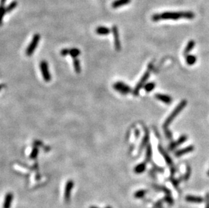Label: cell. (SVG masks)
Here are the masks:
<instances>
[{"label": "cell", "instance_id": "cell-1", "mask_svg": "<svg viewBox=\"0 0 209 208\" xmlns=\"http://www.w3.org/2000/svg\"><path fill=\"white\" fill-rule=\"evenodd\" d=\"M195 17V14L190 11L187 12H166L162 14H156L153 15L152 20L154 22H157L161 20H179L181 18L189 19L192 20Z\"/></svg>", "mask_w": 209, "mask_h": 208}, {"label": "cell", "instance_id": "cell-2", "mask_svg": "<svg viewBox=\"0 0 209 208\" xmlns=\"http://www.w3.org/2000/svg\"><path fill=\"white\" fill-rule=\"evenodd\" d=\"M186 105H187L186 100H183L182 102H181V103L179 104V105L176 107L174 110L173 111L172 113L169 115V116L167 118L166 121L164 122L163 124V129L164 130V133H165V135L168 139H172V133L169 129H168V127H169V125L173 121V120L177 116V115L179 114L184 108H185Z\"/></svg>", "mask_w": 209, "mask_h": 208}, {"label": "cell", "instance_id": "cell-3", "mask_svg": "<svg viewBox=\"0 0 209 208\" xmlns=\"http://www.w3.org/2000/svg\"><path fill=\"white\" fill-rule=\"evenodd\" d=\"M152 64H151L149 65L147 71L144 73V75H143V76L141 78V80L139 81V83H137V84L136 87V88H135L134 91H133V95H135V96H137V95H139V92L140 91V89L142 88V87L144 85L145 82L147 81L148 78H149L150 75V72H151V70H152Z\"/></svg>", "mask_w": 209, "mask_h": 208}, {"label": "cell", "instance_id": "cell-4", "mask_svg": "<svg viewBox=\"0 0 209 208\" xmlns=\"http://www.w3.org/2000/svg\"><path fill=\"white\" fill-rule=\"evenodd\" d=\"M41 36L39 34H35L31 40V43H29L28 47L27 48L25 54L27 56H31V55L34 53L35 49L37 47L39 42L40 41Z\"/></svg>", "mask_w": 209, "mask_h": 208}, {"label": "cell", "instance_id": "cell-5", "mask_svg": "<svg viewBox=\"0 0 209 208\" xmlns=\"http://www.w3.org/2000/svg\"><path fill=\"white\" fill-rule=\"evenodd\" d=\"M40 70L41 72H42V75L43 76V78L44 79V81L46 82H49L51 81V75L50 72H49V67L48 64L45 60H43V61L41 62L40 63Z\"/></svg>", "mask_w": 209, "mask_h": 208}, {"label": "cell", "instance_id": "cell-6", "mask_svg": "<svg viewBox=\"0 0 209 208\" xmlns=\"http://www.w3.org/2000/svg\"><path fill=\"white\" fill-rule=\"evenodd\" d=\"M158 149H159V151L161 152V154L163 155V157L164 158V160H165L167 164L169 166L170 168V174H171V176H173V174H175V172L176 171V168L174 166V164H173V160H171V158H170V156L167 154V153H166V151H164L163 147H162L161 145H159Z\"/></svg>", "mask_w": 209, "mask_h": 208}, {"label": "cell", "instance_id": "cell-7", "mask_svg": "<svg viewBox=\"0 0 209 208\" xmlns=\"http://www.w3.org/2000/svg\"><path fill=\"white\" fill-rule=\"evenodd\" d=\"M114 89L123 95H126L131 91V87L123 82H117L113 85Z\"/></svg>", "mask_w": 209, "mask_h": 208}, {"label": "cell", "instance_id": "cell-8", "mask_svg": "<svg viewBox=\"0 0 209 208\" xmlns=\"http://www.w3.org/2000/svg\"><path fill=\"white\" fill-rule=\"evenodd\" d=\"M74 187V182L73 180H68L65 186V189H64V200L66 201V203H68L70 199V195L71 192H72L73 188Z\"/></svg>", "mask_w": 209, "mask_h": 208}, {"label": "cell", "instance_id": "cell-9", "mask_svg": "<svg viewBox=\"0 0 209 208\" xmlns=\"http://www.w3.org/2000/svg\"><path fill=\"white\" fill-rule=\"evenodd\" d=\"M112 34H113L114 39V47L116 49L117 51H119L120 50L121 45H120L119 30H118L117 26H113L112 27Z\"/></svg>", "mask_w": 209, "mask_h": 208}, {"label": "cell", "instance_id": "cell-10", "mask_svg": "<svg viewBox=\"0 0 209 208\" xmlns=\"http://www.w3.org/2000/svg\"><path fill=\"white\" fill-rule=\"evenodd\" d=\"M187 139H188V137H187L186 135L181 136L179 138L178 140H177L175 142H173V143H170V145H169V149L170 150L175 149L176 147H177L178 146L181 145L183 144L184 142H186L187 141Z\"/></svg>", "mask_w": 209, "mask_h": 208}, {"label": "cell", "instance_id": "cell-11", "mask_svg": "<svg viewBox=\"0 0 209 208\" xmlns=\"http://www.w3.org/2000/svg\"><path fill=\"white\" fill-rule=\"evenodd\" d=\"M13 194L12 193H8L5 196L4 202L3 204V208H10L12 206L13 201Z\"/></svg>", "mask_w": 209, "mask_h": 208}, {"label": "cell", "instance_id": "cell-12", "mask_svg": "<svg viewBox=\"0 0 209 208\" xmlns=\"http://www.w3.org/2000/svg\"><path fill=\"white\" fill-rule=\"evenodd\" d=\"M194 149V147L193 145H189L185 147V148L181 149L180 150H179V151H176L175 155L176 156V157H180V156H182L183 155L189 154V153L193 151Z\"/></svg>", "mask_w": 209, "mask_h": 208}, {"label": "cell", "instance_id": "cell-13", "mask_svg": "<svg viewBox=\"0 0 209 208\" xmlns=\"http://www.w3.org/2000/svg\"><path fill=\"white\" fill-rule=\"evenodd\" d=\"M186 200L188 202L190 203H201L204 201V199L201 197L192 196V195H187L186 197Z\"/></svg>", "mask_w": 209, "mask_h": 208}, {"label": "cell", "instance_id": "cell-14", "mask_svg": "<svg viewBox=\"0 0 209 208\" xmlns=\"http://www.w3.org/2000/svg\"><path fill=\"white\" fill-rule=\"evenodd\" d=\"M155 97L159 101H161L164 103L167 104H170L172 102V98L170 97L169 95H163V94H156L155 95Z\"/></svg>", "mask_w": 209, "mask_h": 208}, {"label": "cell", "instance_id": "cell-15", "mask_svg": "<svg viewBox=\"0 0 209 208\" xmlns=\"http://www.w3.org/2000/svg\"><path fill=\"white\" fill-rule=\"evenodd\" d=\"M95 32L99 35H108L111 33V29L106 26H98L95 29Z\"/></svg>", "mask_w": 209, "mask_h": 208}, {"label": "cell", "instance_id": "cell-16", "mask_svg": "<svg viewBox=\"0 0 209 208\" xmlns=\"http://www.w3.org/2000/svg\"><path fill=\"white\" fill-rule=\"evenodd\" d=\"M130 2L131 0H115L114 2H112V8L114 9H117V8H120L123 5H127Z\"/></svg>", "mask_w": 209, "mask_h": 208}, {"label": "cell", "instance_id": "cell-17", "mask_svg": "<svg viewBox=\"0 0 209 208\" xmlns=\"http://www.w3.org/2000/svg\"><path fill=\"white\" fill-rule=\"evenodd\" d=\"M148 141H149V132L147 128H145V135L144 138L142 139V142L141 143V145H140V149L142 150L145 147V145L148 144Z\"/></svg>", "mask_w": 209, "mask_h": 208}, {"label": "cell", "instance_id": "cell-18", "mask_svg": "<svg viewBox=\"0 0 209 208\" xmlns=\"http://www.w3.org/2000/svg\"><path fill=\"white\" fill-rule=\"evenodd\" d=\"M146 168V162H142L136 166L134 168V172L137 174H140L144 172Z\"/></svg>", "mask_w": 209, "mask_h": 208}, {"label": "cell", "instance_id": "cell-19", "mask_svg": "<svg viewBox=\"0 0 209 208\" xmlns=\"http://www.w3.org/2000/svg\"><path fill=\"white\" fill-rule=\"evenodd\" d=\"M153 187L155 189H157V190L163 191V192H164V193H165L166 196H171V192H170V191L169 189V188H167V187H164V186L154 185Z\"/></svg>", "mask_w": 209, "mask_h": 208}, {"label": "cell", "instance_id": "cell-20", "mask_svg": "<svg viewBox=\"0 0 209 208\" xmlns=\"http://www.w3.org/2000/svg\"><path fill=\"white\" fill-rule=\"evenodd\" d=\"M195 46V41L193 40L189 41L188 43V45H186V47L185 48V50H184L183 54L185 56H187V55H188V54L189 52L191 51V50Z\"/></svg>", "mask_w": 209, "mask_h": 208}, {"label": "cell", "instance_id": "cell-21", "mask_svg": "<svg viewBox=\"0 0 209 208\" xmlns=\"http://www.w3.org/2000/svg\"><path fill=\"white\" fill-rule=\"evenodd\" d=\"M169 180H170V182H171L173 185L174 186L176 189L179 190V183H180V182L181 181V180H183V177H181L180 179H174V178H173L171 176L169 178Z\"/></svg>", "mask_w": 209, "mask_h": 208}, {"label": "cell", "instance_id": "cell-22", "mask_svg": "<svg viewBox=\"0 0 209 208\" xmlns=\"http://www.w3.org/2000/svg\"><path fill=\"white\" fill-rule=\"evenodd\" d=\"M73 66L74 69H75L76 73L79 74L81 73V64L79 60L76 58H73Z\"/></svg>", "mask_w": 209, "mask_h": 208}, {"label": "cell", "instance_id": "cell-23", "mask_svg": "<svg viewBox=\"0 0 209 208\" xmlns=\"http://www.w3.org/2000/svg\"><path fill=\"white\" fill-rule=\"evenodd\" d=\"M152 147L150 145H148L146 149V155H145V162H150L152 160Z\"/></svg>", "mask_w": 209, "mask_h": 208}, {"label": "cell", "instance_id": "cell-24", "mask_svg": "<svg viewBox=\"0 0 209 208\" xmlns=\"http://www.w3.org/2000/svg\"><path fill=\"white\" fill-rule=\"evenodd\" d=\"M17 5L18 2L16 1H13L12 2H11L7 7H5V12H6V13L11 12L13 10H14L15 8L17 7Z\"/></svg>", "mask_w": 209, "mask_h": 208}, {"label": "cell", "instance_id": "cell-25", "mask_svg": "<svg viewBox=\"0 0 209 208\" xmlns=\"http://www.w3.org/2000/svg\"><path fill=\"white\" fill-rule=\"evenodd\" d=\"M196 62V57L193 55H187L186 62L188 65H193Z\"/></svg>", "mask_w": 209, "mask_h": 208}, {"label": "cell", "instance_id": "cell-26", "mask_svg": "<svg viewBox=\"0 0 209 208\" xmlns=\"http://www.w3.org/2000/svg\"><path fill=\"white\" fill-rule=\"evenodd\" d=\"M80 54L81 51L77 48H71L69 50V55L73 58H76Z\"/></svg>", "mask_w": 209, "mask_h": 208}, {"label": "cell", "instance_id": "cell-27", "mask_svg": "<svg viewBox=\"0 0 209 208\" xmlns=\"http://www.w3.org/2000/svg\"><path fill=\"white\" fill-rule=\"evenodd\" d=\"M148 193L147 190H139L137 191L136 193H135L134 197L137 199H140L144 197V195Z\"/></svg>", "mask_w": 209, "mask_h": 208}, {"label": "cell", "instance_id": "cell-28", "mask_svg": "<svg viewBox=\"0 0 209 208\" xmlns=\"http://www.w3.org/2000/svg\"><path fill=\"white\" fill-rule=\"evenodd\" d=\"M5 13H6V12H5V8L4 7V5H0V26L2 25L3 18H4Z\"/></svg>", "mask_w": 209, "mask_h": 208}, {"label": "cell", "instance_id": "cell-29", "mask_svg": "<svg viewBox=\"0 0 209 208\" xmlns=\"http://www.w3.org/2000/svg\"><path fill=\"white\" fill-rule=\"evenodd\" d=\"M154 87H155L154 83H147L146 84H145L144 89L147 92H150V91H152L154 89Z\"/></svg>", "mask_w": 209, "mask_h": 208}, {"label": "cell", "instance_id": "cell-30", "mask_svg": "<svg viewBox=\"0 0 209 208\" xmlns=\"http://www.w3.org/2000/svg\"><path fill=\"white\" fill-rule=\"evenodd\" d=\"M190 175H191V168L190 167L188 166H187V170L186 172V174L183 176V180H185V181H187V180L189 179V177H190Z\"/></svg>", "mask_w": 209, "mask_h": 208}, {"label": "cell", "instance_id": "cell-31", "mask_svg": "<svg viewBox=\"0 0 209 208\" xmlns=\"http://www.w3.org/2000/svg\"><path fill=\"white\" fill-rule=\"evenodd\" d=\"M38 153H39V149L37 147H34L33 151H31V154L30 155V158L31 159H35L37 158L38 155Z\"/></svg>", "mask_w": 209, "mask_h": 208}, {"label": "cell", "instance_id": "cell-32", "mask_svg": "<svg viewBox=\"0 0 209 208\" xmlns=\"http://www.w3.org/2000/svg\"><path fill=\"white\" fill-rule=\"evenodd\" d=\"M60 54L62 56H66L67 55L69 54V49H62L61 51H60Z\"/></svg>", "mask_w": 209, "mask_h": 208}, {"label": "cell", "instance_id": "cell-33", "mask_svg": "<svg viewBox=\"0 0 209 208\" xmlns=\"http://www.w3.org/2000/svg\"><path fill=\"white\" fill-rule=\"evenodd\" d=\"M205 200H206V207L205 208H209V193H207L205 197Z\"/></svg>", "mask_w": 209, "mask_h": 208}, {"label": "cell", "instance_id": "cell-34", "mask_svg": "<svg viewBox=\"0 0 209 208\" xmlns=\"http://www.w3.org/2000/svg\"><path fill=\"white\" fill-rule=\"evenodd\" d=\"M5 2H6V0H1V4L0 5H4L5 4Z\"/></svg>", "mask_w": 209, "mask_h": 208}, {"label": "cell", "instance_id": "cell-35", "mask_svg": "<svg viewBox=\"0 0 209 208\" xmlns=\"http://www.w3.org/2000/svg\"><path fill=\"white\" fill-rule=\"evenodd\" d=\"M152 208H163V206H154V207Z\"/></svg>", "mask_w": 209, "mask_h": 208}, {"label": "cell", "instance_id": "cell-36", "mask_svg": "<svg viewBox=\"0 0 209 208\" xmlns=\"http://www.w3.org/2000/svg\"><path fill=\"white\" fill-rule=\"evenodd\" d=\"M3 87H4V85H3V84H0V91L3 89Z\"/></svg>", "mask_w": 209, "mask_h": 208}, {"label": "cell", "instance_id": "cell-37", "mask_svg": "<svg viewBox=\"0 0 209 208\" xmlns=\"http://www.w3.org/2000/svg\"><path fill=\"white\" fill-rule=\"evenodd\" d=\"M89 208H99V207H96V206H90Z\"/></svg>", "mask_w": 209, "mask_h": 208}, {"label": "cell", "instance_id": "cell-38", "mask_svg": "<svg viewBox=\"0 0 209 208\" xmlns=\"http://www.w3.org/2000/svg\"><path fill=\"white\" fill-rule=\"evenodd\" d=\"M105 208H111V207H110V206H107V207H106Z\"/></svg>", "mask_w": 209, "mask_h": 208}, {"label": "cell", "instance_id": "cell-39", "mask_svg": "<svg viewBox=\"0 0 209 208\" xmlns=\"http://www.w3.org/2000/svg\"><path fill=\"white\" fill-rule=\"evenodd\" d=\"M208 176H209V171H208Z\"/></svg>", "mask_w": 209, "mask_h": 208}]
</instances>
